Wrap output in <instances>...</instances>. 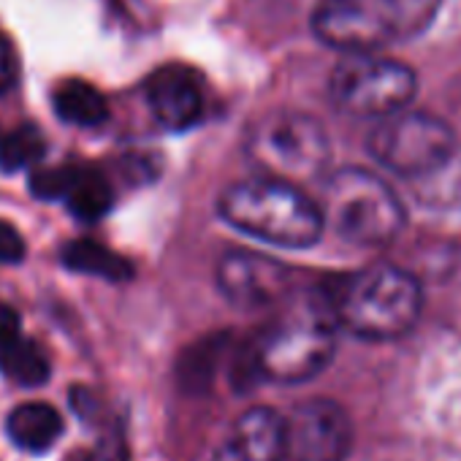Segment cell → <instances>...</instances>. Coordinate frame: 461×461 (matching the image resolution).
Here are the masks:
<instances>
[{
  "mask_svg": "<svg viewBox=\"0 0 461 461\" xmlns=\"http://www.w3.org/2000/svg\"><path fill=\"white\" fill-rule=\"evenodd\" d=\"M323 294L337 329L366 342H391L410 334L423 312L420 283L393 264H372L345 275Z\"/></svg>",
  "mask_w": 461,
  "mask_h": 461,
  "instance_id": "cell-2",
  "label": "cell"
},
{
  "mask_svg": "<svg viewBox=\"0 0 461 461\" xmlns=\"http://www.w3.org/2000/svg\"><path fill=\"white\" fill-rule=\"evenodd\" d=\"M318 206L334 234L358 248L391 245L407 222V212L391 185L356 166L329 174Z\"/></svg>",
  "mask_w": 461,
  "mask_h": 461,
  "instance_id": "cell-5",
  "label": "cell"
},
{
  "mask_svg": "<svg viewBox=\"0 0 461 461\" xmlns=\"http://www.w3.org/2000/svg\"><path fill=\"white\" fill-rule=\"evenodd\" d=\"M217 350H222V339L217 342H212V345H201V348H195V350H190L187 356H185V361H182V366H179V380H182V385L185 388H190V391H203L206 385H209V380H212V369H214V356H217Z\"/></svg>",
  "mask_w": 461,
  "mask_h": 461,
  "instance_id": "cell-19",
  "label": "cell"
},
{
  "mask_svg": "<svg viewBox=\"0 0 461 461\" xmlns=\"http://www.w3.org/2000/svg\"><path fill=\"white\" fill-rule=\"evenodd\" d=\"M248 158L261 176L288 185L326 171L331 144L326 128L304 112H272L248 133Z\"/></svg>",
  "mask_w": 461,
  "mask_h": 461,
  "instance_id": "cell-6",
  "label": "cell"
},
{
  "mask_svg": "<svg viewBox=\"0 0 461 461\" xmlns=\"http://www.w3.org/2000/svg\"><path fill=\"white\" fill-rule=\"evenodd\" d=\"M6 434L17 447L31 453H44L63 434V418L47 402H25L9 412Z\"/></svg>",
  "mask_w": 461,
  "mask_h": 461,
  "instance_id": "cell-14",
  "label": "cell"
},
{
  "mask_svg": "<svg viewBox=\"0 0 461 461\" xmlns=\"http://www.w3.org/2000/svg\"><path fill=\"white\" fill-rule=\"evenodd\" d=\"M283 415L272 407H250L234 420L214 453V461H283Z\"/></svg>",
  "mask_w": 461,
  "mask_h": 461,
  "instance_id": "cell-12",
  "label": "cell"
},
{
  "mask_svg": "<svg viewBox=\"0 0 461 461\" xmlns=\"http://www.w3.org/2000/svg\"><path fill=\"white\" fill-rule=\"evenodd\" d=\"M79 166H50V168H33L31 174V193L41 201H66L71 182L77 176Z\"/></svg>",
  "mask_w": 461,
  "mask_h": 461,
  "instance_id": "cell-20",
  "label": "cell"
},
{
  "mask_svg": "<svg viewBox=\"0 0 461 461\" xmlns=\"http://www.w3.org/2000/svg\"><path fill=\"white\" fill-rule=\"evenodd\" d=\"M52 106L63 122L79 128H95L109 117L104 93L85 79H63L52 93Z\"/></svg>",
  "mask_w": 461,
  "mask_h": 461,
  "instance_id": "cell-15",
  "label": "cell"
},
{
  "mask_svg": "<svg viewBox=\"0 0 461 461\" xmlns=\"http://www.w3.org/2000/svg\"><path fill=\"white\" fill-rule=\"evenodd\" d=\"M329 93L334 106L345 114L385 120L410 106L418 93V77L399 60L348 55L337 63Z\"/></svg>",
  "mask_w": 461,
  "mask_h": 461,
  "instance_id": "cell-8",
  "label": "cell"
},
{
  "mask_svg": "<svg viewBox=\"0 0 461 461\" xmlns=\"http://www.w3.org/2000/svg\"><path fill=\"white\" fill-rule=\"evenodd\" d=\"M372 158L396 176L429 179L456 155L453 128L426 112H399L375 125L369 133Z\"/></svg>",
  "mask_w": 461,
  "mask_h": 461,
  "instance_id": "cell-7",
  "label": "cell"
},
{
  "mask_svg": "<svg viewBox=\"0 0 461 461\" xmlns=\"http://www.w3.org/2000/svg\"><path fill=\"white\" fill-rule=\"evenodd\" d=\"M63 267L79 275H90V277H101L109 283H128L133 277V267L128 258H122L120 253L104 248L101 242L93 240H77L68 242L60 253Z\"/></svg>",
  "mask_w": 461,
  "mask_h": 461,
  "instance_id": "cell-16",
  "label": "cell"
},
{
  "mask_svg": "<svg viewBox=\"0 0 461 461\" xmlns=\"http://www.w3.org/2000/svg\"><path fill=\"white\" fill-rule=\"evenodd\" d=\"M47 152L44 133L36 125H20L0 139V171L17 174L33 168Z\"/></svg>",
  "mask_w": 461,
  "mask_h": 461,
  "instance_id": "cell-18",
  "label": "cell"
},
{
  "mask_svg": "<svg viewBox=\"0 0 461 461\" xmlns=\"http://www.w3.org/2000/svg\"><path fill=\"white\" fill-rule=\"evenodd\" d=\"M147 104L155 120L168 131H187L203 114L198 77L185 66H163L147 79Z\"/></svg>",
  "mask_w": 461,
  "mask_h": 461,
  "instance_id": "cell-11",
  "label": "cell"
},
{
  "mask_svg": "<svg viewBox=\"0 0 461 461\" xmlns=\"http://www.w3.org/2000/svg\"><path fill=\"white\" fill-rule=\"evenodd\" d=\"M66 203L74 217L85 222H95L112 209V187L98 168L79 166L71 182V190L66 195Z\"/></svg>",
  "mask_w": 461,
  "mask_h": 461,
  "instance_id": "cell-17",
  "label": "cell"
},
{
  "mask_svg": "<svg viewBox=\"0 0 461 461\" xmlns=\"http://www.w3.org/2000/svg\"><path fill=\"white\" fill-rule=\"evenodd\" d=\"M0 375L28 388L50 380V361L44 350L33 339L23 337L20 315L6 302H0Z\"/></svg>",
  "mask_w": 461,
  "mask_h": 461,
  "instance_id": "cell-13",
  "label": "cell"
},
{
  "mask_svg": "<svg viewBox=\"0 0 461 461\" xmlns=\"http://www.w3.org/2000/svg\"><path fill=\"white\" fill-rule=\"evenodd\" d=\"M28 248H25V240L20 230L6 222V220H0V264H20L25 258Z\"/></svg>",
  "mask_w": 461,
  "mask_h": 461,
  "instance_id": "cell-22",
  "label": "cell"
},
{
  "mask_svg": "<svg viewBox=\"0 0 461 461\" xmlns=\"http://www.w3.org/2000/svg\"><path fill=\"white\" fill-rule=\"evenodd\" d=\"M291 275L275 258L250 250H230L217 261V288L242 310H258L291 296Z\"/></svg>",
  "mask_w": 461,
  "mask_h": 461,
  "instance_id": "cell-10",
  "label": "cell"
},
{
  "mask_svg": "<svg viewBox=\"0 0 461 461\" xmlns=\"http://www.w3.org/2000/svg\"><path fill=\"white\" fill-rule=\"evenodd\" d=\"M20 71H23V66H20L17 47L6 36H0V95L17 87Z\"/></svg>",
  "mask_w": 461,
  "mask_h": 461,
  "instance_id": "cell-21",
  "label": "cell"
},
{
  "mask_svg": "<svg viewBox=\"0 0 461 461\" xmlns=\"http://www.w3.org/2000/svg\"><path fill=\"white\" fill-rule=\"evenodd\" d=\"M217 212L230 228L288 250L318 245L326 228L321 206L299 185L269 176L228 185L217 198Z\"/></svg>",
  "mask_w": 461,
  "mask_h": 461,
  "instance_id": "cell-3",
  "label": "cell"
},
{
  "mask_svg": "<svg viewBox=\"0 0 461 461\" xmlns=\"http://www.w3.org/2000/svg\"><path fill=\"white\" fill-rule=\"evenodd\" d=\"M337 350V321L326 294L288 296V304L242 348L234 383L250 388L258 380L285 385L307 383L321 375Z\"/></svg>",
  "mask_w": 461,
  "mask_h": 461,
  "instance_id": "cell-1",
  "label": "cell"
},
{
  "mask_svg": "<svg viewBox=\"0 0 461 461\" xmlns=\"http://www.w3.org/2000/svg\"><path fill=\"white\" fill-rule=\"evenodd\" d=\"M442 0H323L312 14L315 36L348 55H372L420 36Z\"/></svg>",
  "mask_w": 461,
  "mask_h": 461,
  "instance_id": "cell-4",
  "label": "cell"
},
{
  "mask_svg": "<svg viewBox=\"0 0 461 461\" xmlns=\"http://www.w3.org/2000/svg\"><path fill=\"white\" fill-rule=\"evenodd\" d=\"M285 420L283 461H345L353 447L350 415L329 399H310L294 407Z\"/></svg>",
  "mask_w": 461,
  "mask_h": 461,
  "instance_id": "cell-9",
  "label": "cell"
}]
</instances>
